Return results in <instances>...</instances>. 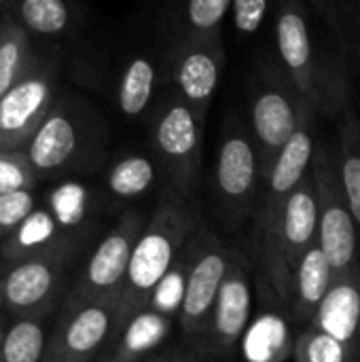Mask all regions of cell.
Returning <instances> with one entry per match:
<instances>
[{"label":"cell","mask_w":360,"mask_h":362,"mask_svg":"<svg viewBox=\"0 0 360 362\" xmlns=\"http://www.w3.org/2000/svg\"><path fill=\"white\" fill-rule=\"evenodd\" d=\"M276 55L303 102L325 119H344L352 100L348 59L339 45L320 42L308 11L297 0H286L276 15Z\"/></svg>","instance_id":"1"},{"label":"cell","mask_w":360,"mask_h":362,"mask_svg":"<svg viewBox=\"0 0 360 362\" xmlns=\"http://www.w3.org/2000/svg\"><path fill=\"white\" fill-rule=\"evenodd\" d=\"M206 119L168 89L153 106L149 136L153 157L161 172L163 202L189 206L199 174Z\"/></svg>","instance_id":"2"},{"label":"cell","mask_w":360,"mask_h":362,"mask_svg":"<svg viewBox=\"0 0 360 362\" xmlns=\"http://www.w3.org/2000/svg\"><path fill=\"white\" fill-rule=\"evenodd\" d=\"M199 216L193 208L163 202L146 223L121 288V320L119 331L142 310L149 308L157 286L172 269L187 240L199 227ZM117 331V333H119Z\"/></svg>","instance_id":"3"},{"label":"cell","mask_w":360,"mask_h":362,"mask_svg":"<svg viewBox=\"0 0 360 362\" xmlns=\"http://www.w3.org/2000/svg\"><path fill=\"white\" fill-rule=\"evenodd\" d=\"M308 108L278 62L276 51L274 55L263 53L255 62L248 78V125L259 148L263 182H267Z\"/></svg>","instance_id":"4"},{"label":"cell","mask_w":360,"mask_h":362,"mask_svg":"<svg viewBox=\"0 0 360 362\" xmlns=\"http://www.w3.org/2000/svg\"><path fill=\"white\" fill-rule=\"evenodd\" d=\"M263 187L261 157L250 125L231 112L221 127L214 163V195L225 218L238 225L255 216Z\"/></svg>","instance_id":"5"},{"label":"cell","mask_w":360,"mask_h":362,"mask_svg":"<svg viewBox=\"0 0 360 362\" xmlns=\"http://www.w3.org/2000/svg\"><path fill=\"white\" fill-rule=\"evenodd\" d=\"M312 178L318 204V244L333 269V282L360 269L359 225L348 206L337 153L329 144H320L312 159Z\"/></svg>","instance_id":"6"},{"label":"cell","mask_w":360,"mask_h":362,"mask_svg":"<svg viewBox=\"0 0 360 362\" xmlns=\"http://www.w3.org/2000/svg\"><path fill=\"white\" fill-rule=\"evenodd\" d=\"M318 240V204L312 170L286 202L282 221L269 244L257 252L259 267L272 295L289 305L297 267L308 248Z\"/></svg>","instance_id":"7"},{"label":"cell","mask_w":360,"mask_h":362,"mask_svg":"<svg viewBox=\"0 0 360 362\" xmlns=\"http://www.w3.org/2000/svg\"><path fill=\"white\" fill-rule=\"evenodd\" d=\"M189 246H191V265L187 274L185 299H182L178 322L185 337H189L199 346L208 333L212 310L219 291L223 286V280L227 276L233 248H227L216 238V233H212L202 223L191 235Z\"/></svg>","instance_id":"8"},{"label":"cell","mask_w":360,"mask_h":362,"mask_svg":"<svg viewBox=\"0 0 360 362\" xmlns=\"http://www.w3.org/2000/svg\"><path fill=\"white\" fill-rule=\"evenodd\" d=\"M316 123H318V115L312 108H308L301 119L299 129L295 132V136L291 138V142L278 157L263 187V193L259 197V206L255 212V229H252L255 255L269 244V240L274 238L282 221L286 202L291 199L295 189L312 170V159L316 151V144H314Z\"/></svg>","instance_id":"9"},{"label":"cell","mask_w":360,"mask_h":362,"mask_svg":"<svg viewBox=\"0 0 360 362\" xmlns=\"http://www.w3.org/2000/svg\"><path fill=\"white\" fill-rule=\"evenodd\" d=\"M161 53L168 72V89L206 119L225 68L223 34L161 47Z\"/></svg>","instance_id":"10"},{"label":"cell","mask_w":360,"mask_h":362,"mask_svg":"<svg viewBox=\"0 0 360 362\" xmlns=\"http://www.w3.org/2000/svg\"><path fill=\"white\" fill-rule=\"evenodd\" d=\"M252 305V288H250V265L242 250H233L227 276L219 291L210 327L204 341L197 346V352L227 358L233 354L238 341L242 339Z\"/></svg>","instance_id":"11"},{"label":"cell","mask_w":360,"mask_h":362,"mask_svg":"<svg viewBox=\"0 0 360 362\" xmlns=\"http://www.w3.org/2000/svg\"><path fill=\"white\" fill-rule=\"evenodd\" d=\"M146 227L138 212H127L121 223L100 242L85 269V299L119 295L129 269L134 248Z\"/></svg>","instance_id":"12"},{"label":"cell","mask_w":360,"mask_h":362,"mask_svg":"<svg viewBox=\"0 0 360 362\" xmlns=\"http://www.w3.org/2000/svg\"><path fill=\"white\" fill-rule=\"evenodd\" d=\"M121 293L100 299H85L64 327L62 350L70 362H85L95 354L106 339L119 331Z\"/></svg>","instance_id":"13"},{"label":"cell","mask_w":360,"mask_h":362,"mask_svg":"<svg viewBox=\"0 0 360 362\" xmlns=\"http://www.w3.org/2000/svg\"><path fill=\"white\" fill-rule=\"evenodd\" d=\"M308 327L333 339L352 361L360 362V269L333 282L325 303Z\"/></svg>","instance_id":"14"},{"label":"cell","mask_w":360,"mask_h":362,"mask_svg":"<svg viewBox=\"0 0 360 362\" xmlns=\"http://www.w3.org/2000/svg\"><path fill=\"white\" fill-rule=\"evenodd\" d=\"M233 0H191L166 6L161 15L163 47L221 36Z\"/></svg>","instance_id":"15"},{"label":"cell","mask_w":360,"mask_h":362,"mask_svg":"<svg viewBox=\"0 0 360 362\" xmlns=\"http://www.w3.org/2000/svg\"><path fill=\"white\" fill-rule=\"evenodd\" d=\"M49 102L51 85L45 76H25L17 81V85L0 98V146L21 140L28 129L42 119Z\"/></svg>","instance_id":"16"},{"label":"cell","mask_w":360,"mask_h":362,"mask_svg":"<svg viewBox=\"0 0 360 362\" xmlns=\"http://www.w3.org/2000/svg\"><path fill=\"white\" fill-rule=\"evenodd\" d=\"M331 286H333V269L316 240L303 255L293 280V291L286 305L293 320L303 325L306 329L318 314Z\"/></svg>","instance_id":"17"},{"label":"cell","mask_w":360,"mask_h":362,"mask_svg":"<svg viewBox=\"0 0 360 362\" xmlns=\"http://www.w3.org/2000/svg\"><path fill=\"white\" fill-rule=\"evenodd\" d=\"M168 85V72L161 49L151 55H136L123 70L117 89V102L125 117L138 119L153 108L157 91Z\"/></svg>","instance_id":"18"},{"label":"cell","mask_w":360,"mask_h":362,"mask_svg":"<svg viewBox=\"0 0 360 362\" xmlns=\"http://www.w3.org/2000/svg\"><path fill=\"white\" fill-rule=\"evenodd\" d=\"M79 127L66 112H53L36 127L28 144V161L36 172L64 168L79 151Z\"/></svg>","instance_id":"19"},{"label":"cell","mask_w":360,"mask_h":362,"mask_svg":"<svg viewBox=\"0 0 360 362\" xmlns=\"http://www.w3.org/2000/svg\"><path fill=\"white\" fill-rule=\"evenodd\" d=\"M174 322L176 320H172L151 308L142 310L119 331V350H117L115 362L155 356V350L172 333Z\"/></svg>","instance_id":"20"},{"label":"cell","mask_w":360,"mask_h":362,"mask_svg":"<svg viewBox=\"0 0 360 362\" xmlns=\"http://www.w3.org/2000/svg\"><path fill=\"white\" fill-rule=\"evenodd\" d=\"M55 284V272L47 261H25L4 278V301L17 310L34 308L49 297Z\"/></svg>","instance_id":"21"},{"label":"cell","mask_w":360,"mask_h":362,"mask_svg":"<svg viewBox=\"0 0 360 362\" xmlns=\"http://www.w3.org/2000/svg\"><path fill=\"white\" fill-rule=\"evenodd\" d=\"M337 165L342 187L352 210V216L360 229V119L348 110L337 140Z\"/></svg>","instance_id":"22"},{"label":"cell","mask_w":360,"mask_h":362,"mask_svg":"<svg viewBox=\"0 0 360 362\" xmlns=\"http://www.w3.org/2000/svg\"><path fill=\"white\" fill-rule=\"evenodd\" d=\"M312 8L329 25L346 59L360 66V0H318Z\"/></svg>","instance_id":"23"},{"label":"cell","mask_w":360,"mask_h":362,"mask_svg":"<svg viewBox=\"0 0 360 362\" xmlns=\"http://www.w3.org/2000/svg\"><path fill=\"white\" fill-rule=\"evenodd\" d=\"M106 185L115 197L134 199L161 185V172L153 155H129L112 165Z\"/></svg>","instance_id":"24"},{"label":"cell","mask_w":360,"mask_h":362,"mask_svg":"<svg viewBox=\"0 0 360 362\" xmlns=\"http://www.w3.org/2000/svg\"><path fill=\"white\" fill-rule=\"evenodd\" d=\"M191 240V238H189ZM187 244L182 246L178 259L174 261L172 269L166 274V278L161 280V284L157 286L149 308L172 318L178 320L180 310H182V299H185V286H187V274H189V265H191V246Z\"/></svg>","instance_id":"25"},{"label":"cell","mask_w":360,"mask_h":362,"mask_svg":"<svg viewBox=\"0 0 360 362\" xmlns=\"http://www.w3.org/2000/svg\"><path fill=\"white\" fill-rule=\"evenodd\" d=\"M45 352V331L34 320H21L4 333L2 362H40Z\"/></svg>","instance_id":"26"},{"label":"cell","mask_w":360,"mask_h":362,"mask_svg":"<svg viewBox=\"0 0 360 362\" xmlns=\"http://www.w3.org/2000/svg\"><path fill=\"white\" fill-rule=\"evenodd\" d=\"M21 19L36 34H59L70 21V8L62 0H25L19 4Z\"/></svg>","instance_id":"27"},{"label":"cell","mask_w":360,"mask_h":362,"mask_svg":"<svg viewBox=\"0 0 360 362\" xmlns=\"http://www.w3.org/2000/svg\"><path fill=\"white\" fill-rule=\"evenodd\" d=\"M57 229V221L51 210H34L19 227H17V246L19 248H40L45 246Z\"/></svg>","instance_id":"28"},{"label":"cell","mask_w":360,"mask_h":362,"mask_svg":"<svg viewBox=\"0 0 360 362\" xmlns=\"http://www.w3.org/2000/svg\"><path fill=\"white\" fill-rule=\"evenodd\" d=\"M51 214L62 227H72L83 216L81 185H64L51 193Z\"/></svg>","instance_id":"29"},{"label":"cell","mask_w":360,"mask_h":362,"mask_svg":"<svg viewBox=\"0 0 360 362\" xmlns=\"http://www.w3.org/2000/svg\"><path fill=\"white\" fill-rule=\"evenodd\" d=\"M23 59V40L6 36L0 40V98L17 85V74Z\"/></svg>","instance_id":"30"},{"label":"cell","mask_w":360,"mask_h":362,"mask_svg":"<svg viewBox=\"0 0 360 362\" xmlns=\"http://www.w3.org/2000/svg\"><path fill=\"white\" fill-rule=\"evenodd\" d=\"M34 212V195L23 189L0 195V229L19 227Z\"/></svg>","instance_id":"31"},{"label":"cell","mask_w":360,"mask_h":362,"mask_svg":"<svg viewBox=\"0 0 360 362\" xmlns=\"http://www.w3.org/2000/svg\"><path fill=\"white\" fill-rule=\"evenodd\" d=\"M269 2L265 0H233L231 6V19L238 32L252 34L261 28L265 15L269 13Z\"/></svg>","instance_id":"32"},{"label":"cell","mask_w":360,"mask_h":362,"mask_svg":"<svg viewBox=\"0 0 360 362\" xmlns=\"http://www.w3.org/2000/svg\"><path fill=\"white\" fill-rule=\"evenodd\" d=\"M30 176L25 165L11 155H0V195L28 189Z\"/></svg>","instance_id":"33"},{"label":"cell","mask_w":360,"mask_h":362,"mask_svg":"<svg viewBox=\"0 0 360 362\" xmlns=\"http://www.w3.org/2000/svg\"><path fill=\"white\" fill-rule=\"evenodd\" d=\"M172 362H202L197 352H174Z\"/></svg>","instance_id":"34"},{"label":"cell","mask_w":360,"mask_h":362,"mask_svg":"<svg viewBox=\"0 0 360 362\" xmlns=\"http://www.w3.org/2000/svg\"><path fill=\"white\" fill-rule=\"evenodd\" d=\"M172 356H174V352L172 354H161V356H157V362H172Z\"/></svg>","instance_id":"35"},{"label":"cell","mask_w":360,"mask_h":362,"mask_svg":"<svg viewBox=\"0 0 360 362\" xmlns=\"http://www.w3.org/2000/svg\"><path fill=\"white\" fill-rule=\"evenodd\" d=\"M2 301H4V280L0 276V308H2Z\"/></svg>","instance_id":"36"},{"label":"cell","mask_w":360,"mask_h":362,"mask_svg":"<svg viewBox=\"0 0 360 362\" xmlns=\"http://www.w3.org/2000/svg\"><path fill=\"white\" fill-rule=\"evenodd\" d=\"M125 362H157V356H149V358H138V361H125Z\"/></svg>","instance_id":"37"},{"label":"cell","mask_w":360,"mask_h":362,"mask_svg":"<svg viewBox=\"0 0 360 362\" xmlns=\"http://www.w3.org/2000/svg\"><path fill=\"white\" fill-rule=\"evenodd\" d=\"M2 341H4V333H2V327H0V352H2Z\"/></svg>","instance_id":"38"},{"label":"cell","mask_w":360,"mask_h":362,"mask_svg":"<svg viewBox=\"0 0 360 362\" xmlns=\"http://www.w3.org/2000/svg\"><path fill=\"white\" fill-rule=\"evenodd\" d=\"M0 6H2V0H0Z\"/></svg>","instance_id":"39"}]
</instances>
